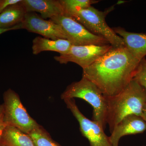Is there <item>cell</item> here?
<instances>
[{
    "label": "cell",
    "instance_id": "obj_1",
    "mask_svg": "<svg viewBox=\"0 0 146 146\" xmlns=\"http://www.w3.org/2000/svg\"><path fill=\"white\" fill-rule=\"evenodd\" d=\"M140 61L125 47H113L95 63L82 69V77L95 84L104 96H114L133 79Z\"/></svg>",
    "mask_w": 146,
    "mask_h": 146
},
{
    "label": "cell",
    "instance_id": "obj_2",
    "mask_svg": "<svg viewBox=\"0 0 146 146\" xmlns=\"http://www.w3.org/2000/svg\"><path fill=\"white\" fill-rule=\"evenodd\" d=\"M105 97L107 104L106 123L110 133L124 118L131 115L141 117L146 109V90L133 79L119 94Z\"/></svg>",
    "mask_w": 146,
    "mask_h": 146
},
{
    "label": "cell",
    "instance_id": "obj_3",
    "mask_svg": "<svg viewBox=\"0 0 146 146\" xmlns=\"http://www.w3.org/2000/svg\"><path fill=\"white\" fill-rule=\"evenodd\" d=\"M114 9L112 6L105 11H100L91 6L88 8L71 11L65 15L74 19L91 33L104 38L114 48L125 47L122 38L106 22V17Z\"/></svg>",
    "mask_w": 146,
    "mask_h": 146
},
{
    "label": "cell",
    "instance_id": "obj_4",
    "mask_svg": "<svg viewBox=\"0 0 146 146\" xmlns=\"http://www.w3.org/2000/svg\"><path fill=\"white\" fill-rule=\"evenodd\" d=\"M78 98L85 101L93 108V119L105 129L107 104L106 98L98 86L85 78L71 84L61 94V99Z\"/></svg>",
    "mask_w": 146,
    "mask_h": 146
},
{
    "label": "cell",
    "instance_id": "obj_5",
    "mask_svg": "<svg viewBox=\"0 0 146 146\" xmlns=\"http://www.w3.org/2000/svg\"><path fill=\"white\" fill-rule=\"evenodd\" d=\"M3 96L4 121L6 126L16 128L28 134L39 125L29 115L15 91L9 89Z\"/></svg>",
    "mask_w": 146,
    "mask_h": 146
},
{
    "label": "cell",
    "instance_id": "obj_6",
    "mask_svg": "<svg viewBox=\"0 0 146 146\" xmlns=\"http://www.w3.org/2000/svg\"><path fill=\"white\" fill-rule=\"evenodd\" d=\"M50 20L61 27L66 35L67 40L72 45L110 44L104 38L91 33L81 24L65 14Z\"/></svg>",
    "mask_w": 146,
    "mask_h": 146
},
{
    "label": "cell",
    "instance_id": "obj_7",
    "mask_svg": "<svg viewBox=\"0 0 146 146\" xmlns=\"http://www.w3.org/2000/svg\"><path fill=\"white\" fill-rule=\"evenodd\" d=\"M113 48L110 44L72 45L68 52L54 56L55 60L60 64L73 62L84 69L93 64Z\"/></svg>",
    "mask_w": 146,
    "mask_h": 146
},
{
    "label": "cell",
    "instance_id": "obj_8",
    "mask_svg": "<svg viewBox=\"0 0 146 146\" xmlns=\"http://www.w3.org/2000/svg\"><path fill=\"white\" fill-rule=\"evenodd\" d=\"M64 101L78 122L82 134L87 138L91 146H112L104 129L97 122L86 118L80 112L74 99Z\"/></svg>",
    "mask_w": 146,
    "mask_h": 146
},
{
    "label": "cell",
    "instance_id": "obj_9",
    "mask_svg": "<svg viewBox=\"0 0 146 146\" xmlns=\"http://www.w3.org/2000/svg\"><path fill=\"white\" fill-rule=\"evenodd\" d=\"M21 25V29L37 33L45 38L54 40L67 39L66 35L59 25L50 20H45L35 12H27Z\"/></svg>",
    "mask_w": 146,
    "mask_h": 146
},
{
    "label": "cell",
    "instance_id": "obj_10",
    "mask_svg": "<svg viewBox=\"0 0 146 146\" xmlns=\"http://www.w3.org/2000/svg\"><path fill=\"white\" fill-rule=\"evenodd\" d=\"M146 131V122L140 116L131 115L121 120L109 136L112 146H119V141L123 137L144 133Z\"/></svg>",
    "mask_w": 146,
    "mask_h": 146
},
{
    "label": "cell",
    "instance_id": "obj_11",
    "mask_svg": "<svg viewBox=\"0 0 146 146\" xmlns=\"http://www.w3.org/2000/svg\"><path fill=\"white\" fill-rule=\"evenodd\" d=\"M123 40L125 47L135 58L141 61L146 56V33L129 32L121 27L112 28Z\"/></svg>",
    "mask_w": 146,
    "mask_h": 146
},
{
    "label": "cell",
    "instance_id": "obj_12",
    "mask_svg": "<svg viewBox=\"0 0 146 146\" xmlns=\"http://www.w3.org/2000/svg\"><path fill=\"white\" fill-rule=\"evenodd\" d=\"M27 12H38L44 19H52L64 14L60 0H22Z\"/></svg>",
    "mask_w": 146,
    "mask_h": 146
},
{
    "label": "cell",
    "instance_id": "obj_13",
    "mask_svg": "<svg viewBox=\"0 0 146 146\" xmlns=\"http://www.w3.org/2000/svg\"><path fill=\"white\" fill-rule=\"evenodd\" d=\"M72 45L67 39L54 40L38 36L33 39L32 49L33 53L35 55L44 51L56 52L63 54L68 52Z\"/></svg>",
    "mask_w": 146,
    "mask_h": 146
},
{
    "label": "cell",
    "instance_id": "obj_14",
    "mask_svg": "<svg viewBox=\"0 0 146 146\" xmlns=\"http://www.w3.org/2000/svg\"><path fill=\"white\" fill-rule=\"evenodd\" d=\"M21 1L9 6L0 13V28H10L23 22L27 12Z\"/></svg>",
    "mask_w": 146,
    "mask_h": 146
},
{
    "label": "cell",
    "instance_id": "obj_15",
    "mask_svg": "<svg viewBox=\"0 0 146 146\" xmlns=\"http://www.w3.org/2000/svg\"><path fill=\"white\" fill-rule=\"evenodd\" d=\"M0 144L5 146H35L28 134L9 126L4 129Z\"/></svg>",
    "mask_w": 146,
    "mask_h": 146
},
{
    "label": "cell",
    "instance_id": "obj_16",
    "mask_svg": "<svg viewBox=\"0 0 146 146\" xmlns=\"http://www.w3.org/2000/svg\"><path fill=\"white\" fill-rule=\"evenodd\" d=\"M35 146H60L40 125L29 133Z\"/></svg>",
    "mask_w": 146,
    "mask_h": 146
},
{
    "label": "cell",
    "instance_id": "obj_17",
    "mask_svg": "<svg viewBox=\"0 0 146 146\" xmlns=\"http://www.w3.org/2000/svg\"><path fill=\"white\" fill-rule=\"evenodd\" d=\"M63 6L64 14L69 11L88 8L99 1L95 0H60Z\"/></svg>",
    "mask_w": 146,
    "mask_h": 146
},
{
    "label": "cell",
    "instance_id": "obj_18",
    "mask_svg": "<svg viewBox=\"0 0 146 146\" xmlns=\"http://www.w3.org/2000/svg\"><path fill=\"white\" fill-rule=\"evenodd\" d=\"M133 80L146 90V59L144 58L138 63Z\"/></svg>",
    "mask_w": 146,
    "mask_h": 146
},
{
    "label": "cell",
    "instance_id": "obj_19",
    "mask_svg": "<svg viewBox=\"0 0 146 146\" xmlns=\"http://www.w3.org/2000/svg\"><path fill=\"white\" fill-rule=\"evenodd\" d=\"M22 0H0V13L9 6L20 2Z\"/></svg>",
    "mask_w": 146,
    "mask_h": 146
},
{
    "label": "cell",
    "instance_id": "obj_20",
    "mask_svg": "<svg viewBox=\"0 0 146 146\" xmlns=\"http://www.w3.org/2000/svg\"><path fill=\"white\" fill-rule=\"evenodd\" d=\"M6 125L4 121L3 104L0 105V141L4 129Z\"/></svg>",
    "mask_w": 146,
    "mask_h": 146
},
{
    "label": "cell",
    "instance_id": "obj_21",
    "mask_svg": "<svg viewBox=\"0 0 146 146\" xmlns=\"http://www.w3.org/2000/svg\"><path fill=\"white\" fill-rule=\"evenodd\" d=\"M19 29H21V24L17 25L12 27L10 28L3 29L0 28V35L6 32L9 31Z\"/></svg>",
    "mask_w": 146,
    "mask_h": 146
},
{
    "label": "cell",
    "instance_id": "obj_22",
    "mask_svg": "<svg viewBox=\"0 0 146 146\" xmlns=\"http://www.w3.org/2000/svg\"><path fill=\"white\" fill-rule=\"evenodd\" d=\"M141 117L143 118V119L146 122V109H145L143 112Z\"/></svg>",
    "mask_w": 146,
    "mask_h": 146
},
{
    "label": "cell",
    "instance_id": "obj_23",
    "mask_svg": "<svg viewBox=\"0 0 146 146\" xmlns=\"http://www.w3.org/2000/svg\"><path fill=\"white\" fill-rule=\"evenodd\" d=\"M0 146H5L4 145H2V144H0Z\"/></svg>",
    "mask_w": 146,
    "mask_h": 146
},
{
    "label": "cell",
    "instance_id": "obj_24",
    "mask_svg": "<svg viewBox=\"0 0 146 146\" xmlns=\"http://www.w3.org/2000/svg\"></svg>",
    "mask_w": 146,
    "mask_h": 146
}]
</instances>
